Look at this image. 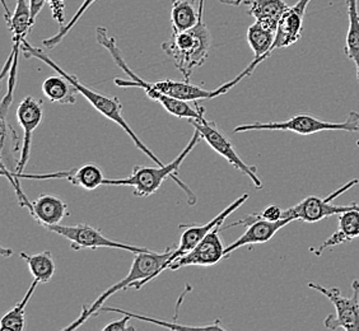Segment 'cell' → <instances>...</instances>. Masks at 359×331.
<instances>
[{
    "label": "cell",
    "mask_w": 359,
    "mask_h": 331,
    "mask_svg": "<svg viewBox=\"0 0 359 331\" xmlns=\"http://www.w3.org/2000/svg\"><path fill=\"white\" fill-rule=\"evenodd\" d=\"M96 40L101 46H104L109 53L114 62H116L120 69L124 70L129 76V79L115 78L114 82L121 88H142L145 95L153 101L162 104V107L173 116L180 119H198L203 114H205V109L199 104L193 107L190 102H196L199 100H210L215 97L222 96L219 88L213 90H204L199 86H195L187 81H159V82H147L137 76L129 65L125 62L123 54L118 48L116 40L109 35V31L104 27H98L96 29Z\"/></svg>",
    "instance_id": "1"
},
{
    "label": "cell",
    "mask_w": 359,
    "mask_h": 331,
    "mask_svg": "<svg viewBox=\"0 0 359 331\" xmlns=\"http://www.w3.org/2000/svg\"><path fill=\"white\" fill-rule=\"evenodd\" d=\"M22 53L25 54L26 58H35L40 62H43L50 68L55 70L56 73L65 76L67 79H69L70 82L74 84L78 92L90 102L95 109H96L101 115H104V118L109 119L111 121H114L115 124H118L123 130L132 138L134 144L137 145L139 151L144 153L145 156H148V158L152 159L153 162L157 166H163V162L154 154V153L147 147V145L138 138V135L135 134V131L133 130L132 126L128 124V121L125 120L124 114H123V104L118 100V97L111 96V95H104L101 92L93 90L90 87H87L86 84L81 82L76 76L70 74L68 72L62 69L59 64H56L54 60L50 59V56L46 55L41 48H36L31 46L28 43L27 40H25L22 43Z\"/></svg>",
    "instance_id": "2"
},
{
    "label": "cell",
    "mask_w": 359,
    "mask_h": 331,
    "mask_svg": "<svg viewBox=\"0 0 359 331\" xmlns=\"http://www.w3.org/2000/svg\"><path fill=\"white\" fill-rule=\"evenodd\" d=\"M204 1L205 0H199L201 18L198 25L184 32H172L170 40L162 43V50L172 60L187 82H190L194 69L207 62L209 50L212 48V35L204 22Z\"/></svg>",
    "instance_id": "3"
},
{
    "label": "cell",
    "mask_w": 359,
    "mask_h": 331,
    "mask_svg": "<svg viewBox=\"0 0 359 331\" xmlns=\"http://www.w3.org/2000/svg\"><path fill=\"white\" fill-rule=\"evenodd\" d=\"M201 135L199 131L195 129L194 135L187 143V147L181 151L179 156L173 159L168 165L157 166V167H145V166H135L133 168L130 176L125 179H104V185L106 187H133V193L138 198H148L153 194L157 193L162 184L166 181L167 177H173L175 181L182 187V190L187 193L189 204H196L195 194L189 190L179 179H176V173L180 170V166L185 161L187 156L195 148V145L201 142Z\"/></svg>",
    "instance_id": "4"
},
{
    "label": "cell",
    "mask_w": 359,
    "mask_h": 331,
    "mask_svg": "<svg viewBox=\"0 0 359 331\" xmlns=\"http://www.w3.org/2000/svg\"><path fill=\"white\" fill-rule=\"evenodd\" d=\"M175 248H167L165 252H153V251H143V252H137L134 254V262H133L132 268L129 270L128 276L124 279H121L118 283L109 287L107 290H104L100 296L97 297L96 301L90 304V307L83 306V311L81 312L79 318L72 324L65 327V330H76L79 326H82L92 315H96L97 311L100 310L104 302L118 293L120 290H128V288H134V290H140L145 284L152 282L154 274L158 271L162 265L170 259L172 255Z\"/></svg>",
    "instance_id": "5"
},
{
    "label": "cell",
    "mask_w": 359,
    "mask_h": 331,
    "mask_svg": "<svg viewBox=\"0 0 359 331\" xmlns=\"http://www.w3.org/2000/svg\"><path fill=\"white\" fill-rule=\"evenodd\" d=\"M252 130L292 131L299 135H312L321 131H348L359 133V114L352 111L346 121L332 123L325 121L311 114H298L284 121H271V123H252L236 126L233 133H245Z\"/></svg>",
    "instance_id": "6"
},
{
    "label": "cell",
    "mask_w": 359,
    "mask_h": 331,
    "mask_svg": "<svg viewBox=\"0 0 359 331\" xmlns=\"http://www.w3.org/2000/svg\"><path fill=\"white\" fill-rule=\"evenodd\" d=\"M190 124L193 125L196 130L201 133V139H204L208 144L210 145L215 152L221 154L223 158L227 161L228 163L233 166L236 170L248 176L251 182L254 184L256 189H263V182L260 177L257 176L255 166H249L243 162V159L238 156L236 151L235 145L229 140L224 133H222L221 129L215 121H209L205 119V114L201 115V118L189 119Z\"/></svg>",
    "instance_id": "7"
},
{
    "label": "cell",
    "mask_w": 359,
    "mask_h": 331,
    "mask_svg": "<svg viewBox=\"0 0 359 331\" xmlns=\"http://www.w3.org/2000/svg\"><path fill=\"white\" fill-rule=\"evenodd\" d=\"M359 180L353 179L348 181L346 185L339 187L334 193L320 198V196H307L304 201H299L296 205L284 209L282 218L284 219H290V221H302L306 223H316V222L323 221L326 217L332 215H338V214L346 212L354 207L355 203H352L349 205H334L332 201L337 199L340 195L348 191L353 187L358 185Z\"/></svg>",
    "instance_id": "8"
},
{
    "label": "cell",
    "mask_w": 359,
    "mask_h": 331,
    "mask_svg": "<svg viewBox=\"0 0 359 331\" xmlns=\"http://www.w3.org/2000/svg\"><path fill=\"white\" fill-rule=\"evenodd\" d=\"M307 285L329 298L335 307L337 313L325 318V327L330 330L359 331V281H353L351 297L343 296L338 288H326L316 283Z\"/></svg>",
    "instance_id": "9"
},
{
    "label": "cell",
    "mask_w": 359,
    "mask_h": 331,
    "mask_svg": "<svg viewBox=\"0 0 359 331\" xmlns=\"http://www.w3.org/2000/svg\"><path fill=\"white\" fill-rule=\"evenodd\" d=\"M53 234L62 236L70 242V248L74 251L83 250V248H90V250H97V248H118V250H125L132 254L137 252H143V251H149V248H139L134 245H126L121 242L114 241L98 229V228L90 226V224H76V226H62V224H54V226H46L43 227Z\"/></svg>",
    "instance_id": "10"
},
{
    "label": "cell",
    "mask_w": 359,
    "mask_h": 331,
    "mask_svg": "<svg viewBox=\"0 0 359 331\" xmlns=\"http://www.w3.org/2000/svg\"><path fill=\"white\" fill-rule=\"evenodd\" d=\"M248 199H249V194H243L240 198H237L233 203H231L227 208H224L221 213L215 215L213 219H210V221L204 223V224L181 226V228H184V229H182V234H181V237H180L179 246L173 250L172 255L170 256V259L154 274L153 279H156L157 276H161L166 270L167 265H170L176 259H179L181 256L187 255V252H190L213 228L222 226L228 217L233 213V212H236L238 208L241 207L243 203H246Z\"/></svg>",
    "instance_id": "11"
},
{
    "label": "cell",
    "mask_w": 359,
    "mask_h": 331,
    "mask_svg": "<svg viewBox=\"0 0 359 331\" xmlns=\"http://www.w3.org/2000/svg\"><path fill=\"white\" fill-rule=\"evenodd\" d=\"M15 115H17L18 124L21 125L23 130V140H22L21 157L18 159V163L15 166L14 171H9V173L13 176L14 179L20 180L29 159L32 135L43 120V104L41 100H36L31 96L25 97V100L18 106Z\"/></svg>",
    "instance_id": "12"
},
{
    "label": "cell",
    "mask_w": 359,
    "mask_h": 331,
    "mask_svg": "<svg viewBox=\"0 0 359 331\" xmlns=\"http://www.w3.org/2000/svg\"><path fill=\"white\" fill-rule=\"evenodd\" d=\"M221 227L213 228L190 252L167 265L166 270L176 271L185 266H213L221 262L222 259L226 257V248L223 246L219 237Z\"/></svg>",
    "instance_id": "13"
},
{
    "label": "cell",
    "mask_w": 359,
    "mask_h": 331,
    "mask_svg": "<svg viewBox=\"0 0 359 331\" xmlns=\"http://www.w3.org/2000/svg\"><path fill=\"white\" fill-rule=\"evenodd\" d=\"M310 3L311 0H298L293 7H290L284 13L276 29V40L271 48L273 53L276 48H290L301 40L304 14Z\"/></svg>",
    "instance_id": "14"
},
{
    "label": "cell",
    "mask_w": 359,
    "mask_h": 331,
    "mask_svg": "<svg viewBox=\"0 0 359 331\" xmlns=\"http://www.w3.org/2000/svg\"><path fill=\"white\" fill-rule=\"evenodd\" d=\"M21 179H64L69 181L72 185L81 187L83 190H96L104 185V175L102 168L96 163H86L78 168L67 173H51V175H22Z\"/></svg>",
    "instance_id": "15"
},
{
    "label": "cell",
    "mask_w": 359,
    "mask_h": 331,
    "mask_svg": "<svg viewBox=\"0 0 359 331\" xmlns=\"http://www.w3.org/2000/svg\"><path fill=\"white\" fill-rule=\"evenodd\" d=\"M1 1H3V7L6 11V21H7L8 27L13 35V48H12L11 54L14 56L13 62H18L22 43L26 40L29 31L34 27L31 7H29L27 0H17L15 9H14L13 14L11 15L6 0H1Z\"/></svg>",
    "instance_id": "16"
},
{
    "label": "cell",
    "mask_w": 359,
    "mask_h": 331,
    "mask_svg": "<svg viewBox=\"0 0 359 331\" xmlns=\"http://www.w3.org/2000/svg\"><path fill=\"white\" fill-rule=\"evenodd\" d=\"M293 221L290 219H279V221L271 222L266 219H259V221L251 223L248 226V229L243 232V235L240 236L233 243H231L229 246L224 250L226 257L229 256L231 252H233L236 250H238L243 246H254L259 243H265L269 242L274 236L285 227L287 224H290Z\"/></svg>",
    "instance_id": "17"
},
{
    "label": "cell",
    "mask_w": 359,
    "mask_h": 331,
    "mask_svg": "<svg viewBox=\"0 0 359 331\" xmlns=\"http://www.w3.org/2000/svg\"><path fill=\"white\" fill-rule=\"evenodd\" d=\"M26 208L34 217V219L40 223L42 227L60 224L69 213L68 204L60 198L50 194H43L32 203L28 201Z\"/></svg>",
    "instance_id": "18"
},
{
    "label": "cell",
    "mask_w": 359,
    "mask_h": 331,
    "mask_svg": "<svg viewBox=\"0 0 359 331\" xmlns=\"http://www.w3.org/2000/svg\"><path fill=\"white\" fill-rule=\"evenodd\" d=\"M338 229L332 234L327 240L323 242L318 248H312L315 255L321 256L325 250L343 245L346 242L353 241L359 237V205L354 204V207L346 212L338 214Z\"/></svg>",
    "instance_id": "19"
},
{
    "label": "cell",
    "mask_w": 359,
    "mask_h": 331,
    "mask_svg": "<svg viewBox=\"0 0 359 331\" xmlns=\"http://www.w3.org/2000/svg\"><path fill=\"white\" fill-rule=\"evenodd\" d=\"M243 4L248 6V12L255 22L274 32L284 13L290 9L284 0H243Z\"/></svg>",
    "instance_id": "20"
},
{
    "label": "cell",
    "mask_w": 359,
    "mask_h": 331,
    "mask_svg": "<svg viewBox=\"0 0 359 331\" xmlns=\"http://www.w3.org/2000/svg\"><path fill=\"white\" fill-rule=\"evenodd\" d=\"M201 18V7L195 0H171V27L173 34L195 27Z\"/></svg>",
    "instance_id": "21"
},
{
    "label": "cell",
    "mask_w": 359,
    "mask_h": 331,
    "mask_svg": "<svg viewBox=\"0 0 359 331\" xmlns=\"http://www.w3.org/2000/svg\"><path fill=\"white\" fill-rule=\"evenodd\" d=\"M41 90L48 100L59 104H76V95L79 93L74 84L59 73L57 76L46 78L42 83Z\"/></svg>",
    "instance_id": "22"
},
{
    "label": "cell",
    "mask_w": 359,
    "mask_h": 331,
    "mask_svg": "<svg viewBox=\"0 0 359 331\" xmlns=\"http://www.w3.org/2000/svg\"><path fill=\"white\" fill-rule=\"evenodd\" d=\"M349 28L346 34V55L355 64L357 79L359 82V11L358 0H346Z\"/></svg>",
    "instance_id": "23"
},
{
    "label": "cell",
    "mask_w": 359,
    "mask_h": 331,
    "mask_svg": "<svg viewBox=\"0 0 359 331\" xmlns=\"http://www.w3.org/2000/svg\"><path fill=\"white\" fill-rule=\"evenodd\" d=\"M21 257L27 264L34 279L39 283H48L55 276V262L50 251H42L34 255L21 252Z\"/></svg>",
    "instance_id": "24"
},
{
    "label": "cell",
    "mask_w": 359,
    "mask_h": 331,
    "mask_svg": "<svg viewBox=\"0 0 359 331\" xmlns=\"http://www.w3.org/2000/svg\"><path fill=\"white\" fill-rule=\"evenodd\" d=\"M39 282L34 279L32 284L29 285L27 293L22 298L18 304L14 306L12 310L8 311L7 313L1 318L0 323V331H23L26 327V318H25V310L27 307L28 302L35 293Z\"/></svg>",
    "instance_id": "25"
},
{
    "label": "cell",
    "mask_w": 359,
    "mask_h": 331,
    "mask_svg": "<svg viewBox=\"0 0 359 331\" xmlns=\"http://www.w3.org/2000/svg\"><path fill=\"white\" fill-rule=\"evenodd\" d=\"M101 312H118V313H125V315H129L132 318H138V320H143L147 323H152L154 325H158L162 327H167V329H172V330H212V329H219L222 330L223 327L219 326V321H217L215 324L212 325H201V326H187V325L181 324H173V323H167V321H162V320H157V318H147V316H142L138 313H133L129 311L121 310V309H115V307H106L102 306L100 310L97 311V313H101ZM96 313V315H97Z\"/></svg>",
    "instance_id": "26"
},
{
    "label": "cell",
    "mask_w": 359,
    "mask_h": 331,
    "mask_svg": "<svg viewBox=\"0 0 359 331\" xmlns=\"http://www.w3.org/2000/svg\"><path fill=\"white\" fill-rule=\"evenodd\" d=\"M95 1H97V0H84L83 3H82V6L78 8L76 14L72 17V20H70L67 25H64V26L59 28V31L56 32L55 35L50 36L48 39H45V40L42 41V45L48 48H54L55 46H57V45L64 40V37L68 35L70 31L74 28L78 21L82 18V15L88 11V8H90Z\"/></svg>",
    "instance_id": "27"
},
{
    "label": "cell",
    "mask_w": 359,
    "mask_h": 331,
    "mask_svg": "<svg viewBox=\"0 0 359 331\" xmlns=\"http://www.w3.org/2000/svg\"><path fill=\"white\" fill-rule=\"evenodd\" d=\"M46 1L51 8L53 17L62 27L65 25V0H46Z\"/></svg>",
    "instance_id": "28"
},
{
    "label": "cell",
    "mask_w": 359,
    "mask_h": 331,
    "mask_svg": "<svg viewBox=\"0 0 359 331\" xmlns=\"http://www.w3.org/2000/svg\"><path fill=\"white\" fill-rule=\"evenodd\" d=\"M132 320V318L129 315H125L123 313V318L115 320V321H111L109 324L106 325L102 327L104 331H125V330H135L134 326L129 325V321Z\"/></svg>",
    "instance_id": "29"
},
{
    "label": "cell",
    "mask_w": 359,
    "mask_h": 331,
    "mask_svg": "<svg viewBox=\"0 0 359 331\" xmlns=\"http://www.w3.org/2000/svg\"><path fill=\"white\" fill-rule=\"evenodd\" d=\"M46 0H29V7H31V15H32V22L35 25L36 18L39 13L41 12L42 8L45 6Z\"/></svg>",
    "instance_id": "30"
},
{
    "label": "cell",
    "mask_w": 359,
    "mask_h": 331,
    "mask_svg": "<svg viewBox=\"0 0 359 331\" xmlns=\"http://www.w3.org/2000/svg\"><path fill=\"white\" fill-rule=\"evenodd\" d=\"M222 4H227V6H235V7H238V6H241L243 4V0H219Z\"/></svg>",
    "instance_id": "31"
},
{
    "label": "cell",
    "mask_w": 359,
    "mask_h": 331,
    "mask_svg": "<svg viewBox=\"0 0 359 331\" xmlns=\"http://www.w3.org/2000/svg\"><path fill=\"white\" fill-rule=\"evenodd\" d=\"M13 254V251H12V248H1V255L6 256V257H8V256H11Z\"/></svg>",
    "instance_id": "32"
},
{
    "label": "cell",
    "mask_w": 359,
    "mask_h": 331,
    "mask_svg": "<svg viewBox=\"0 0 359 331\" xmlns=\"http://www.w3.org/2000/svg\"><path fill=\"white\" fill-rule=\"evenodd\" d=\"M357 145H358V147H359V140H358V142H357Z\"/></svg>",
    "instance_id": "33"
}]
</instances>
